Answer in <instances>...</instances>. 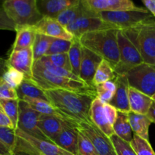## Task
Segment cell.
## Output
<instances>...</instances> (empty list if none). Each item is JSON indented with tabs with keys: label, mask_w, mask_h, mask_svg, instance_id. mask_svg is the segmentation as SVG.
<instances>
[{
	"label": "cell",
	"mask_w": 155,
	"mask_h": 155,
	"mask_svg": "<svg viewBox=\"0 0 155 155\" xmlns=\"http://www.w3.org/2000/svg\"><path fill=\"white\" fill-rule=\"evenodd\" d=\"M118 29H107L90 32L79 38L82 46L91 50L108 61L114 68L120 61Z\"/></svg>",
	"instance_id": "7a4b0ae2"
},
{
	"label": "cell",
	"mask_w": 155,
	"mask_h": 155,
	"mask_svg": "<svg viewBox=\"0 0 155 155\" xmlns=\"http://www.w3.org/2000/svg\"><path fill=\"white\" fill-rule=\"evenodd\" d=\"M154 100H155V97H154Z\"/></svg>",
	"instance_id": "681fc988"
},
{
	"label": "cell",
	"mask_w": 155,
	"mask_h": 155,
	"mask_svg": "<svg viewBox=\"0 0 155 155\" xmlns=\"http://www.w3.org/2000/svg\"><path fill=\"white\" fill-rule=\"evenodd\" d=\"M98 15L104 21L119 30H127L136 27L154 18L149 11L143 8L133 10L102 12L98 13Z\"/></svg>",
	"instance_id": "8992f818"
},
{
	"label": "cell",
	"mask_w": 155,
	"mask_h": 155,
	"mask_svg": "<svg viewBox=\"0 0 155 155\" xmlns=\"http://www.w3.org/2000/svg\"><path fill=\"white\" fill-rule=\"evenodd\" d=\"M102 60L101 56L83 46L81 68L79 76L80 80L89 86L95 87L93 85L94 77Z\"/></svg>",
	"instance_id": "4fadbf2b"
},
{
	"label": "cell",
	"mask_w": 155,
	"mask_h": 155,
	"mask_svg": "<svg viewBox=\"0 0 155 155\" xmlns=\"http://www.w3.org/2000/svg\"><path fill=\"white\" fill-rule=\"evenodd\" d=\"M20 99H0V108L9 117L15 130L18 128L19 120Z\"/></svg>",
	"instance_id": "1f68e13d"
},
{
	"label": "cell",
	"mask_w": 155,
	"mask_h": 155,
	"mask_svg": "<svg viewBox=\"0 0 155 155\" xmlns=\"http://www.w3.org/2000/svg\"><path fill=\"white\" fill-rule=\"evenodd\" d=\"M82 46L78 38H74L68 55L72 67V72L77 77L80 76L82 61Z\"/></svg>",
	"instance_id": "4dcf8cb0"
},
{
	"label": "cell",
	"mask_w": 155,
	"mask_h": 155,
	"mask_svg": "<svg viewBox=\"0 0 155 155\" xmlns=\"http://www.w3.org/2000/svg\"><path fill=\"white\" fill-rule=\"evenodd\" d=\"M146 115L151 122L155 124V100L153 101L152 104H151V107H150L149 110Z\"/></svg>",
	"instance_id": "7dc6e473"
},
{
	"label": "cell",
	"mask_w": 155,
	"mask_h": 155,
	"mask_svg": "<svg viewBox=\"0 0 155 155\" xmlns=\"http://www.w3.org/2000/svg\"><path fill=\"white\" fill-rule=\"evenodd\" d=\"M115 135L126 142H131L133 140V130L130 125L128 113L118 111L117 117L113 126Z\"/></svg>",
	"instance_id": "4316f807"
},
{
	"label": "cell",
	"mask_w": 155,
	"mask_h": 155,
	"mask_svg": "<svg viewBox=\"0 0 155 155\" xmlns=\"http://www.w3.org/2000/svg\"><path fill=\"white\" fill-rule=\"evenodd\" d=\"M19 109V120L17 129L36 139L49 141L38 126L41 114L32 108L24 100H20Z\"/></svg>",
	"instance_id": "30bf717a"
},
{
	"label": "cell",
	"mask_w": 155,
	"mask_h": 155,
	"mask_svg": "<svg viewBox=\"0 0 155 155\" xmlns=\"http://www.w3.org/2000/svg\"><path fill=\"white\" fill-rule=\"evenodd\" d=\"M48 101L68 119L77 124L91 122L90 108L96 93L67 89L45 91Z\"/></svg>",
	"instance_id": "6da1fadb"
},
{
	"label": "cell",
	"mask_w": 155,
	"mask_h": 155,
	"mask_svg": "<svg viewBox=\"0 0 155 155\" xmlns=\"http://www.w3.org/2000/svg\"><path fill=\"white\" fill-rule=\"evenodd\" d=\"M117 90L113 99L109 103L117 109L118 111L129 113L130 111L129 100V85L127 75H117L114 80Z\"/></svg>",
	"instance_id": "ac0fdd59"
},
{
	"label": "cell",
	"mask_w": 155,
	"mask_h": 155,
	"mask_svg": "<svg viewBox=\"0 0 155 155\" xmlns=\"http://www.w3.org/2000/svg\"><path fill=\"white\" fill-rule=\"evenodd\" d=\"M126 75L130 87L138 89L154 99L155 97V65L143 62L132 68Z\"/></svg>",
	"instance_id": "52a82bcc"
},
{
	"label": "cell",
	"mask_w": 155,
	"mask_h": 155,
	"mask_svg": "<svg viewBox=\"0 0 155 155\" xmlns=\"http://www.w3.org/2000/svg\"><path fill=\"white\" fill-rule=\"evenodd\" d=\"M120 61L114 68L117 75H126L132 68L143 63V59L134 44L122 30H118Z\"/></svg>",
	"instance_id": "ba28073f"
},
{
	"label": "cell",
	"mask_w": 155,
	"mask_h": 155,
	"mask_svg": "<svg viewBox=\"0 0 155 155\" xmlns=\"http://www.w3.org/2000/svg\"><path fill=\"white\" fill-rule=\"evenodd\" d=\"M36 33L52 38L73 41L74 36L70 33L66 27L60 24L55 18L43 17L39 23L33 26Z\"/></svg>",
	"instance_id": "9a60e30c"
},
{
	"label": "cell",
	"mask_w": 155,
	"mask_h": 155,
	"mask_svg": "<svg viewBox=\"0 0 155 155\" xmlns=\"http://www.w3.org/2000/svg\"><path fill=\"white\" fill-rule=\"evenodd\" d=\"M78 124H71L67 125L54 140V143L66 151L77 155L78 147Z\"/></svg>",
	"instance_id": "44dd1931"
},
{
	"label": "cell",
	"mask_w": 155,
	"mask_h": 155,
	"mask_svg": "<svg viewBox=\"0 0 155 155\" xmlns=\"http://www.w3.org/2000/svg\"><path fill=\"white\" fill-rule=\"evenodd\" d=\"M110 138L117 155H137L133 147L131 146L130 142L123 140L115 134L110 136Z\"/></svg>",
	"instance_id": "f35d334b"
},
{
	"label": "cell",
	"mask_w": 155,
	"mask_h": 155,
	"mask_svg": "<svg viewBox=\"0 0 155 155\" xmlns=\"http://www.w3.org/2000/svg\"><path fill=\"white\" fill-rule=\"evenodd\" d=\"M0 99H19L16 89L2 78L0 80Z\"/></svg>",
	"instance_id": "b9f144b4"
},
{
	"label": "cell",
	"mask_w": 155,
	"mask_h": 155,
	"mask_svg": "<svg viewBox=\"0 0 155 155\" xmlns=\"http://www.w3.org/2000/svg\"><path fill=\"white\" fill-rule=\"evenodd\" d=\"M2 79H3L9 86L17 89L25 80V76L15 68L7 65V68L5 71Z\"/></svg>",
	"instance_id": "e575fe53"
},
{
	"label": "cell",
	"mask_w": 155,
	"mask_h": 155,
	"mask_svg": "<svg viewBox=\"0 0 155 155\" xmlns=\"http://www.w3.org/2000/svg\"><path fill=\"white\" fill-rule=\"evenodd\" d=\"M45 57L48 60H49L51 63L54 64L56 66L64 68V69L72 72V67H71V61H70L68 53L51 54V55H47Z\"/></svg>",
	"instance_id": "60d3db41"
},
{
	"label": "cell",
	"mask_w": 155,
	"mask_h": 155,
	"mask_svg": "<svg viewBox=\"0 0 155 155\" xmlns=\"http://www.w3.org/2000/svg\"><path fill=\"white\" fill-rule=\"evenodd\" d=\"M54 38L41 33H36L34 44L33 45V52L34 61L39 60L46 55Z\"/></svg>",
	"instance_id": "f546056e"
},
{
	"label": "cell",
	"mask_w": 155,
	"mask_h": 155,
	"mask_svg": "<svg viewBox=\"0 0 155 155\" xmlns=\"http://www.w3.org/2000/svg\"><path fill=\"white\" fill-rule=\"evenodd\" d=\"M77 127L80 132L89 138L98 154L117 155L110 138L101 131L92 121L80 123Z\"/></svg>",
	"instance_id": "9c48e42d"
},
{
	"label": "cell",
	"mask_w": 155,
	"mask_h": 155,
	"mask_svg": "<svg viewBox=\"0 0 155 155\" xmlns=\"http://www.w3.org/2000/svg\"><path fill=\"white\" fill-rule=\"evenodd\" d=\"M113 28L117 29L112 24L104 21L98 16L83 17L66 27L68 31L71 33L74 38L78 39L85 33Z\"/></svg>",
	"instance_id": "8fae6325"
},
{
	"label": "cell",
	"mask_w": 155,
	"mask_h": 155,
	"mask_svg": "<svg viewBox=\"0 0 155 155\" xmlns=\"http://www.w3.org/2000/svg\"><path fill=\"white\" fill-rule=\"evenodd\" d=\"M117 74L114 67L108 61L103 59L95 74L93 85L94 86H95L96 85L106 82L113 81L115 80Z\"/></svg>",
	"instance_id": "f1b7e54d"
},
{
	"label": "cell",
	"mask_w": 155,
	"mask_h": 155,
	"mask_svg": "<svg viewBox=\"0 0 155 155\" xmlns=\"http://www.w3.org/2000/svg\"><path fill=\"white\" fill-rule=\"evenodd\" d=\"M122 30L136 47L144 63L155 65V21L154 18L136 27Z\"/></svg>",
	"instance_id": "277c9868"
},
{
	"label": "cell",
	"mask_w": 155,
	"mask_h": 155,
	"mask_svg": "<svg viewBox=\"0 0 155 155\" xmlns=\"http://www.w3.org/2000/svg\"><path fill=\"white\" fill-rule=\"evenodd\" d=\"M4 1H5V0H2V2H4Z\"/></svg>",
	"instance_id": "c3c4849f"
},
{
	"label": "cell",
	"mask_w": 155,
	"mask_h": 155,
	"mask_svg": "<svg viewBox=\"0 0 155 155\" xmlns=\"http://www.w3.org/2000/svg\"><path fill=\"white\" fill-rule=\"evenodd\" d=\"M36 33L33 26H26L17 29L16 37L12 47V51L33 48Z\"/></svg>",
	"instance_id": "cb8c5ba5"
},
{
	"label": "cell",
	"mask_w": 155,
	"mask_h": 155,
	"mask_svg": "<svg viewBox=\"0 0 155 155\" xmlns=\"http://www.w3.org/2000/svg\"><path fill=\"white\" fill-rule=\"evenodd\" d=\"M104 108H105V111L106 114H107L109 122L111 124L112 126H114V124L115 121L117 120V109L115 108L114 106H112L110 104H104Z\"/></svg>",
	"instance_id": "ee69618b"
},
{
	"label": "cell",
	"mask_w": 155,
	"mask_h": 155,
	"mask_svg": "<svg viewBox=\"0 0 155 155\" xmlns=\"http://www.w3.org/2000/svg\"><path fill=\"white\" fill-rule=\"evenodd\" d=\"M95 88L96 90L97 98L104 104H109L110 102L117 90V86L114 80L96 85Z\"/></svg>",
	"instance_id": "d6a6232c"
},
{
	"label": "cell",
	"mask_w": 155,
	"mask_h": 155,
	"mask_svg": "<svg viewBox=\"0 0 155 155\" xmlns=\"http://www.w3.org/2000/svg\"><path fill=\"white\" fill-rule=\"evenodd\" d=\"M44 68L48 71L49 72H51V74H54V75L59 76V77H65V78L71 79V80H77V81H82L80 79V77H77V75L74 74L71 71H68V70L64 69V68H60V67H58L56 65H54V64L51 63L49 60L46 58L45 56L42 57V58H40L39 60L37 61Z\"/></svg>",
	"instance_id": "836d02e7"
},
{
	"label": "cell",
	"mask_w": 155,
	"mask_h": 155,
	"mask_svg": "<svg viewBox=\"0 0 155 155\" xmlns=\"http://www.w3.org/2000/svg\"><path fill=\"white\" fill-rule=\"evenodd\" d=\"M71 124H78L55 116L40 114L38 126L48 140L54 142L55 138L58 136L62 130L67 125Z\"/></svg>",
	"instance_id": "e0dca14e"
},
{
	"label": "cell",
	"mask_w": 155,
	"mask_h": 155,
	"mask_svg": "<svg viewBox=\"0 0 155 155\" xmlns=\"http://www.w3.org/2000/svg\"><path fill=\"white\" fill-rule=\"evenodd\" d=\"M2 9L15 24L16 30L21 27L35 26L43 18L36 0H5L2 2Z\"/></svg>",
	"instance_id": "5b68a950"
},
{
	"label": "cell",
	"mask_w": 155,
	"mask_h": 155,
	"mask_svg": "<svg viewBox=\"0 0 155 155\" xmlns=\"http://www.w3.org/2000/svg\"><path fill=\"white\" fill-rule=\"evenodd\" d=\"M0 127H6L15 130L12 121L2 108H0Z\"/></svg>",
	"instance_id": "f6af8a7d"
},
{
	"label": "cell",
	"mask_w": 155,
	"mask_h": 155,
	"mask_svg": "<svg viewBox=\"0 0 155 155\" xmlns=\"http://www.w3.org/2000/svg\"><path fill=\"white\" fill-rule=\"evenodd\" d=\"M23 100L27 101L32 108L34 109L35 110L39 112L41 114L51 115V116H55L58 117L62 118V119L67 120L71 121L69 119H68L64 115L62 114L58 109H56L49 101H45V100L39 99V98H25ZM71 122H73V121H71Z\"/></svg>",
	"instance_id": "83f0119b"
},
{
	"label": "cell",
	"mask_w": 155,
	"mask_h": 155,
	"mask_svg": "<svg viewBox=\"0 0 155 155\" xmlns=\"http://www.w3.org/2000/svg\"><path fill=\"white\" fill-rule=\"evenodd\" d=\"M130 144L137 155H155L149 141L145 140L137 135L133 134V140Z\"/></svg>",
	"instance_id": "d590c367"
},
{
	"label": "cell",
	"mask_w": 155,
	"mask_h": 155,
	"mask_svg": "<svg viewBox=\"0 0 155 155\" xmlns=\"http://www.w3.org/2000/svg\"><path fill=\"white\" fill-rule=\"evenodd\" d=\"M129 100L130 111L144 115L148 114L154 101L151 97L130 86L129 89Z\"/></svg>",
	"instance_id": "603a6c76"
},
{
	"label": "cell",
	"mask_w": 155,
	"mask_h": 155,
	"mask_svg": "<svg viewBox=\"0 0 155 155\" xmlns=\"http://www.w3.org/2000/svg\"><path fill=\"white\" fill-rule=\"evenodd\" d=\"M146 9L149 11L155 18V0H142Z\"/></svg>",
	"instance_id": "bcb514c9"
},
{
	"label": "cell",
	"mask_w": 155,
	"mask_h": 155,
	"mask_svg": "<svg viewBox=\"0 0 155 155\" xmlns=\"http://www.w3.org/2000/svg\"><path fill=\"white\" fill-rule=\"evenodd\" d=\"M16 133L18 137L26 141L40 155H75L51 141L36 139L18 129L16 130Z\"/></svg>",
	"instance_id": "5bb4252c"
},
{
	"label": "cell",
	"mask_w": 155,
	"mask_h": 155,
	"mask_svg": "<svg viewBox=\"0 0 155 155\" xmlns=\"http://www.w3.org/2000/svg\"><path fill=\"white\" fill-rule=\"evenodd\" d=\"M16 90L20 100H23L25 98H31L48 101L45 91L42 90L30 79H25Z\"/></svg>",
	"instance_id": "484cf974"
},
{
	"label": "cell",
	"mask_w": 155,
	"mask_h": 155,
	"mask_svg": "<svg viewBox=\"0 0 155 155\" xmlns=\"http://www.w3.org/2000/svg\"><path fill=\"white\" fill-rule=\"evenodd\" d=\"M0 28L2 30H14L16 31V27L13 24L10 18L6 15L4 11L1 10V22H0Z\"/></svg>",
	"instance_id": "7bdbcfd3"
},
{
	"label": "cell",
	"mask_w": 155,
	"mask_h": 155,
	"mask_svg": "<svg viewBox=\"0 0 155 155\" xmlns=\"http://www.w3.org/2000/svg\"><path fill=\"white\" fill-rule=\"evenodd\" d=\"M88 6L95 13L102 12L133 10L137 7L132 0H86Z\"/></svg>",
	"instance_id": "d6986e66"
},
{
	"label": "cell",
	"mask_w": 155,
	"mask_h": 155,
	"mask_svg": "<svg viewBox=\"0 0 155 155\" xmlns=\"http://www.w3.org/2000/svg\"><path fill=\"white\" fill-rule=\"evenodd\" d=\"M18 137L16 130L6 127H0V143L3 144L15 152L18 144Z\"/></svg>",
	"instance_id": "8d00e7d4"
},
{
	"label": "cell",
	"mask_w": 155,
	"mask_h": 155,
	"mask_svg": "<svg viewBox=\"0 0 155 155\" xmlns=\"http://www.w3.org/2000/svg\"><path fill=\"white\" fill-rule=\"evenodd\" d=\"M34 64L33 48L11 51L7 60V65L15 68L25 76V79H31Z\"/></svg>",
	"instance_id": "7c38bea8"
},
{
	"label": "cell",
	"mask_w": 155,
	"mask_h": 155,
	"mask_svg": "<svg viewBox=\"0 0 155 155\" xmlns=\"http://www.w3.org/2000/svg\"><path fill=\"white\" fill-rule=\"evenodd\" d=\"M98 16V14L88 6L86 0H80L59 14L55 18L61 25L67 27L77 19L83 17Z\"/></svg>",
	"instance_id": "2e32d148"
},
{
	"label": "cell",
	"mask_w": 155,
	"mask_h": 155,
	"mask_svg": "<svg viewBox=\"0 0 155 155\" xmlns=\"http://www.w3.org/2000/svg\"><path fill=\"white\" fill-rule=\"evenodd\" d=\"M30 80L34 82L44 91L67 89L79 92L96 93L95 87L89 86L83 81H77L54 75L44 68L37 61L33 64V75Z\"/></svg>",
	"instance_id": "3957f363"
},
{
	"label": "cell",
	"mask_w": 155,
	"mask_h": 155,
	"mask_svg": "<svg viewBox=\"0 0 155 155\" xmlns=\"http://www.w3.org/2000/svg\"><path fill=\"white\" fill-rule=\"evenodd\" d=\"M89 116L92 122L95 124L101 131L104 132L108 137L115 134L113 126L109 122L107 118L104 108V103L100 101L98 98H95L92 101Z\"/></svg>",
	"instance_id": "ffe728a7"
},
{
	"label": "cell",
	"mask_w": 155,
	"mask_h": 155,
	"mask_svg": "<svg viewBox=\"0 0 155 155\" xmlns=\"http://www.w3.org/2000/svg\"><path fill=\"white\" fill-rule=\"evenodd\" d=\"M79 131L77 155H99L89 138Z\"/></svg>",
	"instance_id": "74e56055"
},
{
	"label": "cell",
	"mask_w": 155,
	"mask_h": 155,
	"mask_svg": "<svg viewBox=\"0 0 155 155\" xmlns=\"http://www.w3.org/2000/svg\"><path fill=\"white\" fill-rule=\"evenodd\" d=\"M72 43L73 41L54 38L51 45H50L49 49H48V52H47L45 56L51 55V54L68 53L70 49H71Z\"/></svg>",
	"instance_id": "ab89813d"
},
{
	"label": "cell",
	"mask_w": 155,
	"mask_h": 155,
	"mask_svg": "<svg viewBox=\"0 0 155 155\" xmlns=\"http://www.w3.org/2000/svg\"><path fill=\"white\" fill-rule=\"evenodd\" d=\"M130 125L134 134L149 141V127L152 122L147 115L130 111L128 113Z\"/></svg>",
	"instance_id": "d4e9b609"
},
{
	"label": "cell",
	"mask_w": 155,
	"mask_h": 155,
	"mask_svg": "<svg viewBox=\"0 0 155 155\" xmlns=\"http://www.w3.org/2000/svg\"><path fill=\"white\" fill-rule=\"evenodd\" d=\"M79 1L80 0H36L41 15L53 18Z\"/></svg>",
	"instance_id": "7402d4cb"
}]
</instances>
